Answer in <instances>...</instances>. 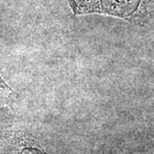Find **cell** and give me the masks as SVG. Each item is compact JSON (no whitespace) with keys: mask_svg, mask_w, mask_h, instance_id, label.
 I'll return each mask as SVG.
<instances>
[{"mask_svg":"<svg viewBox=\"0 0 154 154\" xmlns=\"http://www.w3.org/2000/svg\"><path fill=\"white\" fill-rule=\"evenodd\" d=\"M17 98V93L5 82L0 75V104H11Z\"/></svg>","mask_w":154,"mask_h":154,"instance_id":"2","label":"cell"},{"mask_svg":"<svg viewBox=\"0 0 154 154\" xmlns=\"http://www.w3.org/2000/svg\"><path fill=\"white\" fill-rule=\"evenodd\" d=\"M75 16L103 15L131 21L139 16L145 0H67Z\"/></svg>","mask_w":154,"mask_h":154,"instance_id":"1","label":"cell"},{"mask_svg":"<svg viewBox=\"0 0 154 154\" xmlns=\"http://www.w3.org/2000/svg\"><path fill=\"white\" fill-rule=\"evenodd\" d=\"M20 154H47L45 152L35 147H25L21 151Z\"/></svg>","mask_w":154,"mask_h":154,"instance_id":"3","label":"cell"}]
</instances>
